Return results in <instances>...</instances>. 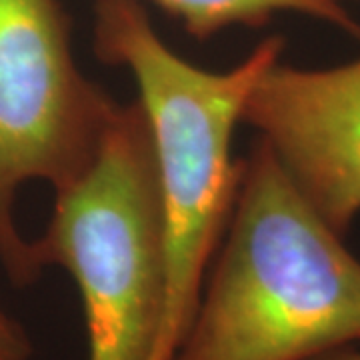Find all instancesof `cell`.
I'll return each instance as SVG.
<instances>
[{"label":"cell","instance_id":"obj_1","mask_svg":"<svg viewBox=\"0 0 360 360\" xmlns=\"http://www.w3.org/2000/svg\"><path fill=\"white\" fill-rule=\"evenodd\" d=\"M217 264L170 360H310L360 342V258L258 139Z\"/></svg>","mask_w":360,"mask_h":360},{"label":"cell","instance_id":"obj_2","mask_svg":"<svg viewBox=\"0 0 360 360\" xmlns=\"http://www.w3.org/2000/svg\"><path fill=\"white\" fill-rule=\"evenodd\" d=\"M269 37L240 65L206 70L172 51L141 0L94 2V52L127 68L148 120L167 240V314L158 360H170L186 336L243 176L232 158L234 129L260 75L283 56Z\"/></svg>","mask_w":360,"mask_h":360},{"label":"cell","instance_id":"obj_3","mask_svg":"<svg viewBox=\"0 0 360 360\" xmlns=\"http://www.w3.org/2000/svg\"><path fill=\"white\" fill-rule=\"evenodd\" d=\"M32 240L40 270L63 266L84 307L89 360H158L167 314V240L148 120L120 104L90 167L54 191Z\"/></svg>","mask_w":360,"mask_h":360},{"label":"cell","instance_id":"obj_4","mask_svg":"<svg viewBox=\"0 0 360 360\" xmlns=\"http://www.w3.org/2000/svg\"><path fill=\"white\" fill-rule=\"evenodd\" d=\"M120 104L82 75L58 0H0V262L16 286L39 281L14 222L30 180L65 188L92 158Z\"/></svg>","mask_w":360,"mask_h":360},{"label":"cell","instance_id":"obj_5","mask_svg":"<svg viewBox=\"0 0 360 360\" xmlns=\"http://www.w3.org/2000/svg\"><path fill=\"white\" fill-rule=\"evenodd\" d=\"M243 124L345 234L360 214V58L330 68L274 60L246 98Z\"/></svg>","mask_w":360,"mask_h":360},{"label":"cell","instance_id":"obj_6","mask_svg":"<svg viewBox=\"0 0 360 360\" xmlns=\"http://www.w3.org/2000/svg\"><path fill=\"white\" fill-rule=\"evenodd\" d=\"M196 40L231 26H262L281 13L304 14L360 39V22L338 0H150Z\"/></svg>","mask_w":360,"mask_h":360},{"label":"cell","instance_id":"obj_7","mask_svg":"<svg viewBox=\"0 0 360 360\" xmlns=\"http://www.w3.org/2000/svg\"><path fill=\"white\" fill-rule=\"evenodd\" d=\"M32 342L25 326L0 307V360H30Z\"/></svg>","mask_w":360,"mask_h":360},{"label":"cell","instance_id":"obj_8","mask_svg":"<svg viewBox=\"0 0 360 360\" xmlns=\"http://www.w3.org/2000/svg\"><path fill=\"white\" fill-rule=\"evenodd\" d=\"M310 360H360V348L356 345L352 347H342L330 350V352H324L321 356Z\"/></svg>","mask_w":360,"mask_h":360},{"label":"cell","instance_id":"obj_9","mask_svg":"<svg viewBox=\"0 0 360 360\" xmlns=\"http://www.w3.org/2000/svg\"><path fill=\"white\" fill-rule=\"evenodd\" d=\"M338 2H342V0H338Z\"/></svg>","mask_w":360,"mask_h":360}]
</instances>
